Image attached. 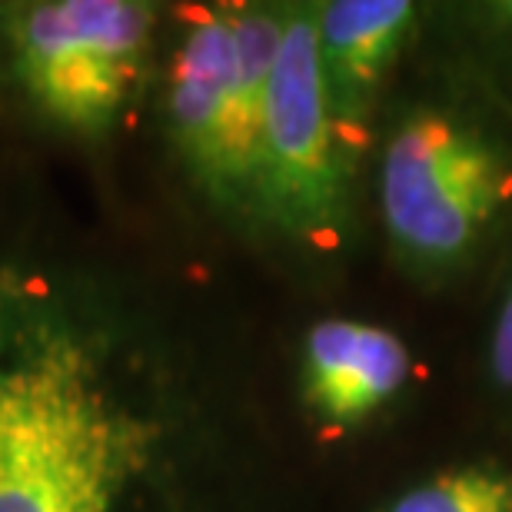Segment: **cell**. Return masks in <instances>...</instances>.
<instances>
[{
  "label": "cell",
  "mask_w": 512,
  "mask_h": 512,
  "mask_svg": "<svg viewBox=\"0 0 512 512\" xmlns=\"http://www.w3.org/2000/svg\"><path fill=\"white\" fill-rule=\"evenodd\" d=\"M413 356L393 330L360 320H320L303 343V399L323 426L366 423L409 386Z\"/></svg>",
  "instance_id": "obj_6"
},
{
  "label": "cell",
  "mask_w": 512,
  "mask_h": 512,
  "mask_svg": "<svg viewBox=\"0 0 512 512\" xmlns=\"http://www.w3.org/2000/svg\"><path fill=\"white\" fill-rule=\"evenodd\" d=\"M383 512H512V466L499 459L449 466L403 489Z\"/></svg>",
  "instance_id": "obj_8"
},
{
  "label": "cell",
  "mask_w": 512,
  "mask_h": 512,
  "mask_svg": "<svg viewBox=\"0 0 512 512\" xmlns=\"http://www.w3.org/2000/svg\"><path fill=\"white\" fill-rule=\"evenodd\" d=\"M483 370H486L489 396L496 399V406L503 409L506 419L512 423V256L506 263L503 283H499V296L493 303Z\"/></svg>",
  "instance_id": "obj_10"
},
{
  "label": "cell",
  "mask_w": 512,
  "mask_h": 512,
  "mask_svg": "<svg viewBox=\"0 0 512 512\" xmlns=\"http://www.w3.org/2000/svg\"><path fill=\"white\" fill-rule=\"evenodd\" d=\"M380 217L409 280L473 273L512 227V110L473 77L406 104L380 150Z\"/></svg>",
  "instance_id": "obj_1"
},
{
  "label": "cell",
  "mask_w": 512,
  "mask_h": 512,
  "mask_svg": "<svg viewBox=\"0 0 512 512\" xmlns=\"http://www.w3.org/2000/svg\"><path fill=\"white\" fill-rule=\"evenodd\" d=\"M150 443L74 333L40 330L0 356V512H114Z\"/></svg>",
  "instance_id": "obj_2"
},
{
  "label": "cell",
  "mask_w": 512,
  "mask_h": 512,
  "mask_svg": "<svg viewBox=\"0 0 512 512\" xmlns=\"http://www.w3.org/2000/svg\"><path fill=\"white\" fill-rule=\"evenodd\" d=\"M353 177L356 137L326 97L313 7H290L266 90L256 223L300 250L336 253L353 233Z\"/></svg>",
  "instance_id": "obj_4"
},
{
  "label": "cell",
  "mask_w": 512,
  "mask_h": 512,
  "mask_svg": "<svg viewBox=\"0 0 512 512\" xmlns=\"http://www.w3.org/2000/svg\"><path fill=\"white\" fill-rule=\"evenodd\" d=\"M473 37V77L486 94L512 110V0H486L463 7Z\"/></svg>",
  "instance_id": "obj_9"
},
{
  "label": "cell",
  "mask_w": 512,
  "mask_h": 512,
  "mask_svg": "<svg viewBox=\"0 0 512 512\" xmlns=\"http://www.w3.org/2000/svg\"><path fill=\"white\" fill-rule=\"evenodd\" d=\"M326 97L346 133L366 124L389 74L416 34L409 0H330L313 7Z\"/></svg>",
  "instance_id": "obj_7"
},
{
  "label": "cell",
  "mask_w": 512,
  "mask_h": 512,
  "mask_svg": "<svg viewBox=\"0 0 512 512\" xmlns=\"http://www.w3.org/2000/svg\"><path fill=\"white\" fill-rule=\"evenodd\" d=\"M286 10H207L187 30L170 74V130L190 177L220 210L253 223L266 90Z\"/></svg>",
  "instance_id": "obj_3"
},
{
  "label": "cell",
  "mask_w": 512,
  "mask_h": 512,
  "mask_svg": "<svg viewBox=\"0 0 512 512\" xmlns=\"http://www.w3.org/2000/svg\"><path fill=\"white\" fill-rule=\"evenodd\" d=\"M150 27L153 7L137 0H44L7 17V44L40 114L100 133L127 104Z\"/></svg>",
  "instance_id": "obj_5"
}]
</instances>
